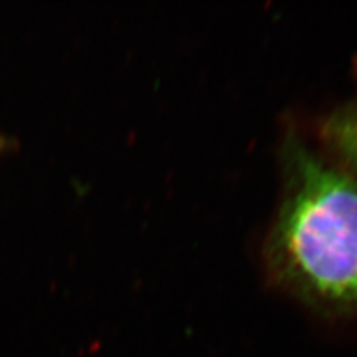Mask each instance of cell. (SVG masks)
Returning a JSON list of instances; mask_svg holds the SVG:
<instances>
[{
    "mask_svg": "<svg viewBox=\"0 0 357 357\" xmlns=\"http://www.w3.org/2000/svg\"><path fill=\"white\" fill-rule=\"evenodd\" d=\"M323 139L357 177V97L335 109L321 127Z\"/></svg>",
    "mask_w": 357,
    "mask_h": 357,
    "instance_id": "cell-2",
    "label": "cell"
},
{
    "mask_svg": "<svg viewBox=\"0 0 357 357\" xmlns=\"http://www.w3.org/2000/svg\"><path fill=\"white\" fill-rule=\"evenodd\" d=\"M9 144H10V142H9L6 137L0 136V152L5 151L6 148H9Z\"/></svg>",
    "mask_w": 357,
    "mask_h": 357,
    "instance_id": "cell-3",
    "label": "cell"
},
{
    "mask_svg": "<svg viewBox=\"0 0 357 357\" xmlns=\"http://www.w3.org/2000/svg\"><path fill=\"white\" fill-rule=\"evenodd\" d=\"M274 274L317 303L357 305V177L294 142L268 238Z\"/></svg>",
    "mask_w": 357,
    "mask_h": 357,
    "instance_id": "cell-1",
    "label": "cell"
}]
</instances>
